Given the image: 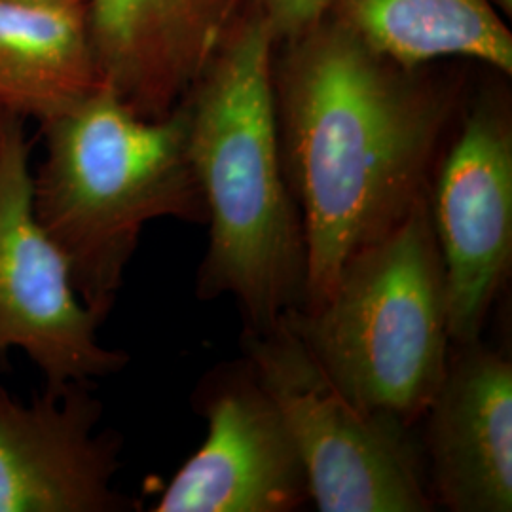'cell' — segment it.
Returning a JSON list of instances; mask_svg holds the SVG:
<instances>
[{"instance_id":"cell-1","label":"cell","mask_w":512,"mask_h":512,"mask_svg":"<svg viewBox=\"0 0 512 512\" xmlns=\"http://www.w3.org/2000/svg\"><path fill=\"white\" fill-rule=\"evenodd\" d=\"M275 116L285 181L300 213L306 283L319 308L349 256L429 198L458 86L378 54L325 16L277 42Z\"/></svg>"},{"instance_id":"cell-2","label":"cell","mask_w":512,"mask_h":512,"mask_svg":"<svg viewBox=\"0 0 512 512\" xmlns=\"http://www.w3.org/2000/svg\"><path fill=\"white\" fill-rule=\"evenodd\" d=\"M275 48L268 19L245 0L181 101L209 224L198 296H234L255 332L300 308L306 283L302 222L279 152Z\"/></svg>"},{"instance_id":"cell-3","label":"cell","mask_w":512,"mask_h":512,"mask_svg":"<svg viewBox=\"0 0 512 512\" xmlns=\"http://www.w3.org/2000/svg\"><path fill=\"white\" fill-rule=\"evenodd\" d=\"M40 124L35 215L67 258L82 302L107 319L148 224L207 219L183 105L147 118L101 84Z\"/></svg>"},{"instance_id":"cell-4","label":"cell","mask_w":512,"mask_h":512,"mask_svg":"<svg viewBox=\"0 0 512 512\" xmlns=\"http://www.w3.org/2000/svg\"><path fill=\"white\" fill-rule=\"evenodd\" d=\"M281 319L353 403L416 427L452 346L429 198L349 256L319 308Z\"/></svg>"},{"instance_id":"cell-5","label":"cell","mask_w":512,"mask_h":512,"mask_svg":"<svg viewBox=\"0 0 512 512\" xmlns=\"http://www.w3.org/2000/svg\"><path fill=\"white\" fill-rule=\"evenodd\" d=\"M243 349L287 423L317 511L435 509L414 425L353 403L283 319L245 330Z\"/></svg>"},{"instance_id":"cell-6","label":"cell","mask_w":512,"mask_h":512,"mask_svg":"<svg viewBox=\"0 0 512 512\" xmlns=\"http://www.w3.org/2000/svg\"><path fill=\"white\" fill-rule=\"evenodd\" d=\"M23 122L0 118V359L19 349L44 389L59 391L116 374L129 357L99 342L105 317L82 302L67 258L38 222Z\"/></svg>"},{"instance_id":"cell-7","label":"cell","mask_w":512,"mask_h":512,"mask_svg":"<svg viewBox=\"0 0 512 512\" xmlns=\"http://www.w3.org/2000/svg\"><path fill=\"white\" fill-rule=\"evenodd\" d=\"M452 346L480 340L512 262V116L486 90L467 110L429 188Z\"/></svg>"},{"instance_id":"cell-8","label":"cell","mask_w":512,"mask_h":512,"mask_svg":"<svg viewBox=\"0 0 512 512\" xmlns=\"http://www.w3.org/2000/svg\"><path fill=\"white\" fill-rule=\"evenodd\" d=\"M196 401L207 437L154 512H293L311 503L308 476L279 408L247 357L215 366Z\"/></svg>"},{"instance_id":"cell-9","label":"cell","mask_w":512,"mask_h":512,"mask_svg":"<svg viewBox=\"0 0 512 512\" xmlns=\"http://www.w3.org/2000/svg\"><path fill=\"white\" fill-rule=\"evenodd\" d=\"M101 416L90 384L29 404L0 385V512L129 511L112 486L122 439L97 431Z\"/></svg>"},{"instance_id":"cell-10","label":"cell","mask_w":512,"mask_h":512,"mask_svg":"<svg viewBox=\"0 0 512 512\" xmlns=\"http://www.w3.org/2000/svg\"><path fill=\"white\" fill-rule=\"evenodd\" d=\"M454 348L420 420L431 495L452 512H511V361L480 340Z\"/></svg>"},{"instance_id":"cell-11","label":"cell","mask_w":512,"mask_h":512,"mask_svg":"<svg viewBox=\"0 0 512 512\" xmlns=\"http://www.w3.org/2000/svg\"><path fill=\"white\" fill-rule=\"evenodd\" d=\"M245 0H86L101 84L147 118L171 114Z\"/></svg>"},{"instance_id":"cell-12","label":"cell","mask_w":512,"mask_h":512,"mask_svg":"<svg viewBox=\"0 0 512 512\" xmlns=\"http://www.w3.org/2000/svg\"><path fill=\"white\" fill-rule=\"evenodd\" d=\"M97 86L86 6L0 0V112L42 122Z\"/></svg>"},{"instance_id":"cell-13","label":"cell","mask_w":512,"mask_h":512,"mask_svg":"<svg viewBox=\"0 0 512 512\" xmlns=\"http://www.w3.org/2000/svg\"><path fill=\"white\" fill-rule=\"evenodd\" d=\"M327 16L406 67L473 59L512 74V35L490 0H330Z\"/></svg>"},{"instance_id":"cell-14","label":"cell","mask_w":512,"mask_h":512,"mask_svg":"<svg viewBox=\"0 0 512 512\" xmlns=\"http://www.w3.org/2000/svg\"><path fill=\"white\" fill-rule=\"evenodd\" d=\"M268 19L277 42L298 37L327 16L330 0H249Z\"/></svg>"},{"instance_id":"cell-15","label":"cell","mask_w":512,"mask_h":512,"mask_svg":"<svg viewBox=\"0 0 512 512\" xmlns=\"http://www.w3.org/2000/svg\"><path fill=\"white\" fill-rule=\"evenodd\" d=\"M18 2H33V4H61V6H86V0H18Z\"/></svg>"},{"instance_id":"cell-16","label":"cell","mask_w":512,"mask_h":512,"mask_svg":"<svg viewBox=\"0 0 512 512\" xmlns=\"http://www.w3.org/2000/svg\"><path fill=\"white\" fill-rule=\"evenodd\" d=\"M494 4L495 10L503 16V18H512V0H490Z\"/></svg>"},{"instance_id":"cell-17","label":"cell","mask_w":512,"mask_h":512,"mask_svg":"<svg viewBox=\"0 0 512 512\" xmlns=\"http://www.w3.org/2000/svg\"><path fill=\"white\" fill-rule=\"evenodd\" d=\"M0 118H2V112H0Z\"/></svg>"}]
</instances>
